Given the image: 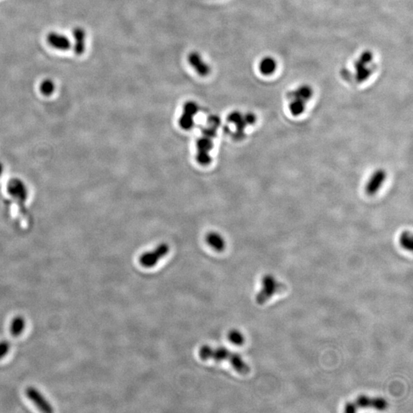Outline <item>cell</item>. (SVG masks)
<instances>
[{
    "mask_svg": "<svg viewBox=\"0 0 413 413\" xmlns=\"http://www.w3.org/2000/svg\"><path fill=\"white\" fill-rule=\"evenodd\" d=\"M220 126V118L212 115L207 118L206 125L202 130V133L196 142V160L201 166H206L211 163L210 152L214 148V139Z\"/></svg>",
    "mask_w": 413,
    "mask_h": 413,
    "instance_id": "1",
    "label": "cell"
},
{
    "mask_svg": "<svg viewBox=\"0 0 413 413\" xmlns=\"http://www.w3.org/2000/svg\"><path fill=\"white\" fill-rule=\"evenodd\" d=\"M198 355L202 360H214L217 362L226 360L237 373L243 375L249 374L250 371L247 363L243 360L241 355L225 347L214 348L208 345H203L200 348Z\"/></svg>",
    "mask_w": 413,
    "mask_h": 413,
    "instance_id": "2",
    "label": "cell"
},
{
    "mask_svg": "<svg viewBox=\"0 0 413 413\" xmlns=\"http://www.w3.org/2000/svg\"><path fill=\"white\" fill-rule=\"evenodd\" d=\"M314 91L311 86L302 84L288 95L289 111L293 116H300L305 113L307 103L312 98Z\"/></svg>",
    "mask_w": 413,
    "mask_h": 413,
    "instance_id": "3",
    "label": "cell"
},
{
    "mask_svg": "<svg viewBox=\"0 0 413 413\" xmlns=\"http://www.w3.org/2000/svg\"><path fill=\"white\" fill-rule=\"evenodd\" d=\"M227 121L233 125L234 130L232 135L237 140H241L245 135L246 129L257 122V116L253 113H244L233 111L227 116Z\"/></svg>",
    "mask_w": 413,
    "mask_h": 413,
    "instance_id": "4",
    "label": "cell"
},
{
    "mask_svg": "<svg viewBox=\"0 0 413 413\" xmlns=\"http://www.w3.org/2000/svg\"><path fill=\"white\" fill-rule=\"evenodd\" d=\"M262 289L256 296V301L259 305H263L269 301L274 295L285 292V285L271 275H265L262 280Z\"/></svg>",
    "mask_w": 413,
    "mask_h": 413,
    "instance_id": "5",
    "label": "cell"
},
{
    "mask_svg": "<svg viewBox=\"0 0 413 413\" xmlns=\"http://www.w3.org/2000/svg\"><path fill=\"white\" fill-rule=\"evenodd\" d=\"M387 400L381 397H369L367 395H360L354 402L347 403L344 406L345 413H355L357 410L364 408H373L375 410H385L387 408Z\"/></svg>",
    "mask_w": 413,
    "mask_h": 413,
    "instance_id": "6",
    "label": "cell"
},
{
    "mask_svg": "<svg viewBox=\"0 0 413 413\" xmlns=\"http://www.w3.org/2000/svg\"><path fill=\"white\" fill-rule=\"evenodd\" d=\"M169 246L167 244H161L151 251L143 253L139 257V263L145 268H152L164 258L169 252Z\"/></svg>",
    "mask_w": 413,
    "mask_h": 413,
    "instance_id": "7",
    "label": "cell"
},
{
    "mask_svg": "<svg viewBox=\"0 0 413 413\" xmlns=\"http://www.w3.org/2000/svg\"><path fill=\"white\" fill-rule=\"evenodd\" d=\"M387 173L383 169H378L371 174L366 183L365 192L369 196H374L379 192L387 181Z\"/></svg>",
    "mask_w": 413,
    "mask_h": 413,
    "instance_id": "8",
    "label": "cell"
},
{
    "mask_svg": "<svg viewBox=\"0 0 413 413\" xmlns=\"http://www.w3.org/2000/svg\"><path fill=\"white\" fill-rule=\"evenodd\" d=\"M198 104L195 102L188 101L186 103L178 121L182 130H189L194 127V117L198 113Z\"/></svg>",
    "mask_w": 413,
    "mask_h": 413,
    "instance_id": "9",
    "label": "cell"
},
{
    "mask_svg": "<svg viewBox=\"0 0 413 413\" xmlns=\"http://www.w3.org/2000/svg\"><path fill=\"white\" fill-rule=\"evenodd\" d=\"M25 395L32 403L36 405L40 411L43 413H50L54 412L53 407L48 399L41 394V393L35 387H29L25 390Z\"/></svg>",
    "mask_w": 413,
    "mask_h": 413,
    "instance_id": "10",
    "label": "cell"
},
{
    "mask_svg": "<svg viewBox=\"0 0 413 413\" xmlns=\"http://www.w3.org/2000/svg\"><path fill=\"white\" fill-rule=\"evenodd\" d=\"M373 56L370 52H365L362 54L361 56L359 57L357 62L355 63V69H356L357 80L359 82H362L363 80H367L371 75V70L367 68V64L372 62Z\"/></svg>",
    "mask_w": 413,
    "mask_h": 413,
    "instance_id": "11",
    "label": "cell"
},
{
    "mask_svg": "<svg viewBox=\"0 0 413 413\" xmlns=\"http://www.w3.org/2000/svg\"><path fill=\"white\" fill-rule=\"evenodd\" d=\"M48 44L57 50L67 51L72 46L69 38L57 32H50L47 36Z\"/></svg>",
    "mask_w": 413,
    "mask_h": 413,
    "instance_id": "12",
    "label": "cell"
},
{
    "mask_svg": "<svg viewBox=\"0 0 413 413\" xmlns=\"http://www.w3.org/2000/svg\"><path fill=\"white\" fill-rule=\"evenodd\" d=\"M188 61L197 73L201 76H206L210 73V68L203 61L202 56L197 52H192L188 56Z\"/></svg>",
    "mask_w": 413,
    "mask_h": 413,
    "instance_id": "13",
    "label": "cell"
},
{
    "mask_svg": "<svg viewBox=\"0 0 413 413\" xmlns=\"http://www.w3.org/2000/svg\"><path fill=\"white\" fill-rule=\"evenodd\" d=\"M75 45L74 51L77 56H81L84 54L86 48V32L84 29L76 28L73 32Z\"/></svg>",
    "mask_w": 413,
    "mask_h": 413,
    "instance_id": "14",
    "label": "cell"
},
{
    "mask_svg": "<svg viewBox=\"0 0 413 413\" xmlns=\"http://www.w3.org/2000/svg\"><path fill=\"white\" fill-rule=\"evenodd\" d=\"M206 244L217 252L224 251L226 247V242L222 236L217 232H210L206 235Z\"/></svg>",
    "mask_w": 413,
    "mask_h": 413,
    "instance_id": "15",
    "label": "cell"
},
{
    "mask_svg": "<svg viewBox=\"0 0 413 413\" xmlns=\"http://www.w3.org/2000/svg\"><path fill=\"white\" fill-rule=\"evenodd\" d=\"M277 69V62L274 57L267 56L263 57L259 64V70L260 73L265 76H270L276 72Z\"/></svg>",
    "mask_w": 413,
    "mask_h": 413,
    "instance_id": "16",
    "label": "cell"
},
{
    "mask_svg": "<svg viewBox=\"0 0 413 413\" xmlns=\"http://www.w3.org/2000/svg\"><path fill=\"white\" fill-rule=\"evenodd\" d=\"M25 327V320L23 317L17 316L13 319L11 324L10 332L13 337H19L23 332Z\"/></svg>",
    "mask_w": 413,
    "mask_h": 413,
    "instance_id": "17",
    "label": "cell"
},
{
    "mask_svg": "<svg viewBox=\"0 0 413 413\" xmlns=\"http://www.w3.org/2000/svg\"><path fill=\"white\" fill-rule=\"evenodd\" d=\"M399 244L403 249L411 251L413 247V233L408 230L403 232L399 237Z\"/></svg>",
    "mask_w": 413,
    "mask_h": 413,
    "instance_id": "18",
    "label": "cell"
},
{
    "mask_svg": "<svg viewBox=\"0 0 413 413\" xmlns=\"http://www.w3.org/2000/svg\"><path fill=\"white\" fill-rule=\"evenodd\" d=\"M228 340L231 342L232 344H235L237 346H241L244 344L245 338H244V335L241 333V331L233 329L228 333Z\"/></svg>",
    "mask_w": 413,
    "mask_h": 413,
    "instance_id": "19",
    "label": "cell"
},
{
    "mask_svg": "<svg viewBox=\"0 0 413 413\" xmlns=\"http://www.w3.org/2000/svg\"><path fill=\"white\" fill-rule=\"evenodd\" d=\"M41 93L45 96H50L55 91V84L50 79L43 80L40 86Z\"/></svg>",
    "mask_w": 413,
    "mask_h": 413,
    "instance_id": "20",
    "label": "cell"
},
{
    "mask_svg": "<svg viewBox=\"0 0 413 413\" xmlns=\"http://www.w3.org/2000/svg\"><path fill=\"white\" fill-rule=\"evenodd\" d=\"M10 343L7 340H2L0 342V360L5 357L10 350Z\"/></svg>",
    "mask_w": 413,
    "mask_h": 413,
    "instance_id": "21",
    "label": "cell"
},
{
    "mask_svg": "<svg viewBox=\"0 0 413 413\" xmlns=\"http://www.w3.org/2000/svg\"><path fill=\"white\" fill-rule=\"evenodd\" d=\"M0 171H1V169H0Z\"/></svg>",
    "mask_w": 413,
    "mask_h": 413,
    "instance_id": "22",
    "label": "cell"
}]
</instances>
